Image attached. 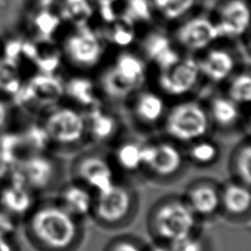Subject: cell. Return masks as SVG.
I'll return each mask as SVG.
<instances>
[{
	"label": "cell",
	"instance_id": "cell-1",
	"mask_svg": "<svg viewBox=\"0 0 251 251\" xmlns=\"http://www.w3.org/2000/svg\"><path fill=\"white\" fill-rule=\"evenodd\" d=\"M27 216L29 235L40 250L75 251L80 244V221L56 201L35 206Z\"/></svg>",
	"mask_w": 251,
	"mask_h": 251
},
{
	"label": "cell",
	"instance_id": "cell-2",
	"mask_svg": "<svg viewBox=\"0 0 251 251\" xmlns=\"http://www.w3.org/2000/svg\"><path fill=\"white\" fill-rule=\"evenodd\" d=\"M148 65L136 51L120 49L108 61H103L95 78L101 98L113 103H127L130 97L144 87Z\"/></svg>",
	"mask_w": 251,
	"mask_h": 251
},
{
	"label": "cell",
	"instance_id": "cell-3",
	"mask_svg": "<svg viewBox=\"0 0 251 251\" xmlns=\"http://www.w3.org/2000/svg\"><path fill=\"white\" fill-rule=\"evenodd\" d=\"M199 220L182 196H166L150 209L147 227L156 242H172L197 230Z\"/></svg>",
	"mask_w": 251,
	"mask_h": 251
},
{
	"label": "cell",
	"instance_id": "cell-4",
	"mask_svg": "<svg viewBox=\"0 0 251 251\" xmlns=\"http://www.w3.org/2000/svg\"><path fill=\"white\" fill-rule=\"evenodd\" d=\"M63 61L79 73L98 69L105 60L107 44L91 25L70 26L59 44Z\"/></svg>",
	"mask_w": 251,
	"mask_h": 251
},
{
	"label": "cell",
	"instance_id": "cell-5",
	"mask_svg": "<svg viewBox=\"0 0 251 251\" xmlns=\"http://www.w3.org/2000/svg\"><path fill=\"white\" fill-rule=\"evenodd\" d=\"M162 126L168 138L186 145L208 136L212 125L206 105L195 99L182 98L168 108Z\"/></svg>",
	"mask_w": 251,
	"mask_h": 251
},
{
	"label": "cell",
	"instance_id": "cell-6",
	"mask_svg": "<svg viewBox=\"0 0 251 251\" xmlns=\"http://www.w3.org/2000/svg\"><path fill=\"white\" fill-rule=\"evenodd\" d=\"M137 208V195L134 189L120 181L109 188L94 193L91 217L103 227L118 228L127 224Z\"/></svg>",
	"mask_w": 251,
	"mask_h": 251
},
{
	"label": "cell",
	"instance_id": "cell-7",
	"mask_svg": "<svg viewBox=\"0 0 251 251\" xmlns=\"http://www.w3.org/2000/svg\"><path fill=\"white\" fill-rule=\"evenodd\" d=\"M41 124L51 146L71 149L87 141L84 112L71 104L60 103L43 113Z\"/></svg>",
	"mask_w": 251,
	"mask_h": 251
},
{
	"label": "cell",
	"instance_id": "cell-8",
	"mask_svg": "<svg viewBox=\"0 0 251 251\" xmlns=\"http://www.w3.org/2000/svg\"><path fill=\"white\" fill-rule=\"evenodd\" d=\"M172 26L171 36L182 54L196 56L221 39L211 14L197 11Z\"/></svg>",
	"mask_w": 251,
	"mask_h": 251
},
{
	"label": "cell",
	"instance_id": "cell-9",
	"mask_svg": "<svg viewBox=\"0 0 251 251\" xmlns=\"http://www.w3.org/2000/svg\"><path fill=\"white\" fill-rule=\"evenodd\" d=\"M186 162L184 150L170 138L143 143V169L156 179L168 180L179 175Z\"/></svg>",
	"mask_w": 251,
	"mask_h": 251
},
{
	"label": "cell",
	"instance_id": "cell-10",
	"mask_svg": "<svg viewBox=\"0 0 251 251\" xmlns=\"http://www.w3.org/2000/svg\"><path fill=\"white\" fill-rule=\"evenodd\" d=\"M202 80L195 56L182 54L168 68L156 75L157 90L165 97L185 98L196 89Z\"/></svg>",
	"mask_w": 251,
	"mask_h": 251
},
{
	"label": "cell",
	"instance_id": "cell-11",
	"mask_svg": "<svg viewBox=\"0 0 251 251\" xmlns=\"http://www.w3.org/2000/svg\"><path fill=\"white\" fill-rule=\"evenodd\" d=\"M16 95L24 109L43 114L64 99V78L56 74L40 73L23 85Z\"/></svg>",
	"mask_w": 251,
	"mask_h": 251
},
{
	"label": "cell",
	"instance_id": "cell-12",
	"mask_svg": "<svg viewBox=\"0 0 251 251\" xmlns=\"http://www.w3.org/2000/svg\"><path fill=\"white\" fill-rule=\"evenodd\" d=\"M60 168L47 152L26 153L8 176H14L34 192L51 187L58 179Z\"/></svg>",
	"mask_w": 251,
	"mask_h": 251
},
{
	"label": "cell",
	"instance_id": "cell-13",
	"mask_svg": "<svg viewBox=\"0 0 251 251\" xmlns=\"http://www.w3.org/2000/svg\"><path fill=\"white\" fill-rule=\"evenodd\" d=\"M211 16L221 39H240L250 26L249 0H220Z\"/></svg>",
	"mask_w": 251,
	"mask_h": 251
},
{
	"label": "cell",
	"instance_id": "cell-14",
	"mask_svg": "<svg viewBox=\"0 0 251 251\" xmlns=\"http://www.w3.org/2000/svg\"><path fill=\"white\" fill-rule=\"evenodd\" d=\"M75 180L84 184L94 193L109 188L115 181L113 163L98 153H85L77 157L73 164Z\"/></svg>",
	"mask_w": 251,
	"mask_h": 251
},
{
	"label": "cell",
	"instance_id": "cell-15",
	"mask_svg": "<svg viewBox=\"0 0 251 251\" xmlns=\"http://www.w3.org/2000/svg\"><path fill=\"white\" fill-rule=\"evenodd\" d=\"M137 52L158 72L176 62L182 53L176 46L171 33L158 28H149L142 36L137 37Z\"/></svg>",
	"mask_w": 251,
	"mask_h": 251
},
{
	"label": "cell",
	"instance_id": "cell-16",
	"mask_svg": "<svg viewBox=\"0 0 251 251\" xmlns=\"http://www.w3.org/2000/svg\"><path fill=\"white\" fill-rule=\"evenodd\" d=\"M202 79L213 84L225 83L237 70L235 54L218 43L195 56Z\"/></svg>",
	"mask_w": 251,
	"mask_h": 251
},
{
	"label": "cell",
	"instance_id": "cell-17",
	"mask_svg": "<svg viewBox=\"0 0 251 251\" xmlns=\"http://www.w3.org/2000/svg\"><path fill=\"white\" fill-rule=\"evenodd\" d=\"M221 184L210 178L192 181L185 189L183 199L198 220L211 219L221 211Z\"/></svg>",
	"mask_w": 251,
	"mask_h": 251
},
{
	"label": "cell",
	"instance_id": "cell-18",
	"mask_svg": "<svg viewBox=\"0 0 251 251\" xmlns=\"http://www.w3.org/2000/svg\"><path fill=\"white\" fill-rule=\"evenodd\" d=\"M127 104L133 120L145 127L162 125L169 108L161 92L144 87L135 92Z\"/></svg>",
	"mask_w": 251,
	"mask_h": 251
},
{
	"label": "cell",
	"instance_id": "cell-19",
	"mask_svg": "<svg viewBox=\"0 0 251 251\" xmlns=\"http://www.w3.org/2000/svg\"><path fill=\"white\" fill-rule=\"evenodd\" d=\"M83 112L87 140L96 144H106L117 138L121 130L119 118L102 103Z\"/></svg>",
	"mask_w": 251,
	"mask_h": 251
},
{
	"label": "cell",
	"instance_id": "cell-20",
	"mask_svg": "<svg viewBox=\"0 0 251 251\" xmlns=\"http://www.w3.org/2000/svg\"><path fill=\"white\" fill-rule=\"evenodd\" d=\"M34 191L20 179L9 176L0 185V207L15 218L28 215L35 207Z\"/></svg>",
	"mask_w": 251,
	"mask_h": 251
},
{
	"label": "cell",
	"instance_id": "cell-21",
	"mask_svg": "<svg viewBox=\"0 0 251 251\" xmlns=\"http://www.w3.org/2000/svg\"><path fill=\"white\" fill-rule=\"evenodd\" d=\"M79 73L64 79V99L82 111L101 104V95L95 78Z\"/></svg>",
	"mask_w": 251,
	"mask_h": 251
},
{
	"label": "cell",
	"instance_id": "cell-22",
	"mask_svg": "<svg viewBox=\"0 0 251 251\" xmlns=\"http://www.w3.org/2000/svg\"><path fill=\"white\" fill-rule=\"evenodd\" d=\"M55 201L65 211L80 221L92 214L94 192L73 179L60 188Z\"/></svg>",
	"mask_w": 251,
	"mask_h": 251
},
{
	"label": "cell",
	"instance_id": "cell-23",
	"mask_svg": "<svg viewBox=\"0 0 251 251\" xmlns=\"http://www.w3.org/2000/svg\"><path fill=\"white\" fill-rule=\"evenodd\" d=\"M221 211L226 217L234 220L247 218L250 214V186L230 178L221 184Z\"/></svg>",
	"mask_w": 251,
	"mask_h": 251
},
{
	"label": "cell",
	"instance_id": "cell-24",
	"mask_svg": "<svg viewBox=\"0 0 251 251\" xmlns=\"http://www.w3.org/2000/svg\"><path fill=\"white\" fill-rule=\"evenodd\" d=\"M206 108L212 126L219 129L230 130L242 122L243 107L228 98L225 93L211 97Z\"/></svg>",
	"mask_w": 251,
	"mask_h": 251
},
{
	"label": "cell",
	"instance_id": "cell-25",
	"mask_svg": "<svg viewBox=\"0 0 251 251\" xmlns=\"http://www.w3.org/2000/svg\"><path fill=\"white\" fill-rule=\"evenodd\" d=\"M203 0H149L154 19L174 25L198 11Z\"/></svg>",
	"mask_w": 251,
	"mask_h": 251
},
{
	"label": "cell",
	"instance_id": "cell-26",
	"mask_svg": "<svg viewBox=\"0 0 251 251\" xmlns=\"http://www.w3.org/2000/svg\"><path fill=\"white\" fill-rule=\"evenodd\" d=\"M107 46L126 49L136 42V26L121 16L101 23L97 28Z\"/></svg>",
	"mask_w": 251,
	"mask_h": 251
},
{
	"label": "cell",
	"instance_id": "cell-27",
	"mask_svg": "<svg viewBox=\"0 0 251 251\" xmlns=\"http://www.w3.org/2000/svg\"><path fill=\"white\" fill-rule=\"evenodd\" d=\"M55 10L62 23L70 26L91 25L96 14L92 0H59Z\"/></svg>",
	"mask_w": 251,
	"mask_h": 251
},
{
	"label": "cell",
	"instance_id": "cell-28",
	"mask_svg": "<svg viewBox=\"0 0 251 251\" xmlns=\"http://www.w3.org/2000/svg\"><path fill=\"white\" fill-rule=\"evenodd\" d=\"M143 143L134 139L119 142L113 153V164L126 173H137L143 169Z\"/></svg>",
	"mask_w": 251,
	"mask_h": 251
},
{
	"label": "cell",
	"instance_id": "cell-29",
	"mask_svg": "<svg viewBox=\"0 0 251 251\" xmlns=\"http://www.w3.org/2000/svg\"><path fill=\"white\" fill-rule=\"evenodd\" d=\"M251 144L249 137L239 142L230 154L228 170L231 178L250 186L251 183Z\"/></svg>",
	"mask_w": 251,
	"mask_h": 251
},
{
	"label": "cell",
	"instance_id": "cell-30",
	"mask_svg": "<svg viewBox=\"0 0 251 251\" xmlns=\"http://www.w3.org/2000/svg\"><path fill=\"white\" fill-rule=\"evenodd\" d=\"M184 150L185 159L198 167H209L215 164L221 156V148L217 142L208 136L197 139Z\"/></svg>",
	"mask_w": 251,
	"mask_h": 251
},
{
	"label": "cell",
	"instance_id": "cell-31",
	"mask_svg": "<svg viewBox=\"0 0 251 251\" xmlns=\"http://www.w3.org/2000/svg\"><path fill=\"white\" fill-rule=\"evenodd\" d=\"M35 11L32 20L33 31L38 39L50 42L63 23L55 9H35Z\"/></svg>",
	"mask_w": 251,
	"mask_h": 251
},
{
	"label": "cell",
	"instance_id": "cell-32",
	"mask_svg": "<svg viewBox=\"0 0 251 251\" xmlns=\"http://www.w3.org/2000/svg\"><path fill=\"white\" fill-rule=\"evenodd\" d=\"M225 94L244 107L251 100V75L248 70L236 71L226 82Z\"/></svg>",
	"mask_w": 251,
	"mask_h": 251
},
{
	"label": "cell",
	"instance_id": "cell-33",
	"mask_svg": "<svg viewBox=\"0 0 251 251\" xmlns=\"http://www.w3.org/2000/svg\"><path fill=\"white\" fill-rule=\"evenodd\" d=\"M118 16L138 25H149L155 20L149 0H122Z\"/></svg>",
	"mask_w": 251,
	"mask_h": 251
},
{
	"label": "cell",
	"instance_id": "cell-34",
	"mask_svg": "<svg viewBox=\"0 0 251 251\" xmlns=\"http://www.w3.org/2000/svg\"><path fill=\"white\" fill-rule=\"evenodd\" d=\"M174 251H209V245L198 229L169 244Z\"/></svg>",
	"mask_w": 251,
	"mask_h": 251
},
{
	"label": "cell",
	"instance_id": "cell-35",
	"mask_svg": "<svg viewBox=\"0 0 251 251\" xmlns=\"http://www.w3.org/2000/svg\"><path fill=\"white\" fill-rule=\"evenodd\" d=\"M23 86L19 73L9 65H0V92L16 95Z\"/></svg>",
	"mask_w": 251,
	"mask_h": 251
},
{
	"label": "cell",
	"instance_id": "cell-36",
	"mask_svg": "<svg viewBox=\"0 0 251 251\" xmlns=\"http://www.w3.org/2000/svg\"><path fill=\"white\" fill-rule=\"evenodd\" d=\"M105 251H146V249L138 240L123 236L112 240Z\"/></svg>",
	"mask_w": 251,
	"mask_h": 251
},
{
	"label": "cell",
	"instance_id": "cell-37",
	"mask_svg": "<svg viewBox=\"0 0 251 251\" xmlns=\"http://www.w3.org/2000/svg\"><path fill=\"white\" fill-rule=\"evenodd\" d=\"M16 219L17 218L0 207V236L11 238L17 228Z\"/></svg>",
	"mask_w": 251,
	"mask_h": 251
},
{
	"label": "cell",
	"instance_id": "cell-38",
	"mask_svg": "<svg viewBox=\"0 0 251 251\" xmlns=\"http://www.w3.org/2000/svg\"><path fill=\"white\" fill-rule=\"evenodd\" d=\"M10 120V109L7 103L0 99V129L4 128Z\"/></svg>",
	"mask_w": 251,
	"mask_h": 251
},
{
	"label": "cell",
	"instance_id": "cell-39",
	"mask_svg": "<svg viewBox=\"0 0 251 251\" xmlns=\"http://www.w3.org/2000/svg\"><path fill=\"white\" fill-rule=\"evenodd\" d=\"M59 0H32L35 9H55Z\"/></svg>",
	"mask_w": 251,
	"mask_h": 251
},
{
	"label": "cell",
	"instance_id": "cell-40",
	"mask_svg": "<svg viewBox=\"0 0 251 251\" xmlns=\"http://www.w3.org/2000/svg\"><path fill=\"white\" fill-rule=\"evenodd\" d=\"M0 251H16L11 238L0 236Z\"/></svg>",
	"mask_w": 251,
	"mask_h": 251
},
{
	"label": "cell",
	"instance_id": "cell-41",
	"mask_svg": "<svg viewBox=\"0 0 251 251\" xmlns=\"http://www.w3.org/2000/svg\"><path fill=\"white\" fill-rule=\"evenodd\" d=\"M146 251H174L169 244L155 242L151 247H149Z\"/></svg>",
	"mask_w": 251,
	"mask_h": 251
},
{
	"label": "cell",
	"instance_id": "cell-42",
	"mask_svg": "<svg viewBox=\"0 0 251 251\" xmlns=\"http://www.w3.org/2000/svg\"><path fill=\"white\" fill-rule=\"evenodd\" d=\"M0 185H1V184H0Z\"/></svg>",
	"mask_w": 251,
	"mask_h": 251
}]
</instances>
